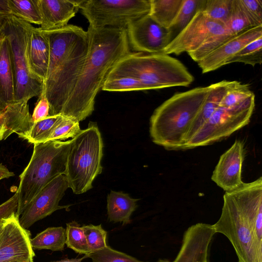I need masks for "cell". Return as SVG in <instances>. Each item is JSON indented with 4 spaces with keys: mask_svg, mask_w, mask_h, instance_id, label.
Segmentation results:
<instances>
[{
    "mask_svg": "<svg viewBox=\"0 0 262 262\" xmlns=\"http://www.w3.org/2000/svg\"><path fill=\"white\" fill-rule=\"evenodd\" d=\"M89 51L83 70L61 115L78 122L94 110L95 98L117 62L130 52L126 28L88 27Z\"/></svg>",
    "mask_w": 262,
    "mask_h": 262,
    "instance_id": "cell-1",
    "label": "cell"
},
{
    "mask_svg": "<svg viewBox=\"0 0 262 262\" xmlns=\"http://www.w3.org/2000/svg\"><path fill=\"white\" fill-rule=\"evenodd\" d=\"M214 231L225 235L238 262H262V178L225 192Z\"/></svg>",
    "mask_w": 262,
    "mask_h": 262,
    "instance_id": "cell-2",
    "label": "cell"
},
{
    "mask_svg": "<svg viewBox=\"0 0 262 262\" xmlns=\"http://www.w3.org/2000/svg\"><path fill=\"white\" fill-rule=\"evenodd\" d=\"M42 31L49 39L50 57L41 95L49 102V116L61 115L85 64L89 35L87 31L73 25Z\"/></svg>",
    "mask_w": 262,
    "mask_h": 262,
    "instance_id": "cell-3",
    "label": "cell"
},
{
    "mask_svg": "<svg viewBox=\"0 0 262 262\" xmlns=\"http://www.w3.org/2000/svg\"><path fill=\"white\" fill-rule=\"evenodd\" d=\"M209 90L208 85L175 93L156 108L150 119L152 141L167 150H183Z\"/></svg>",
    "mask_w": 262,
    "mask_h": 262,
    "instance_id": "cell-4",
    "label": "cell"
},
{
    "mask_svg": "<svg viewBox=\"0 0 262 262\" xmlns=\"http://www.w3.org/2000/svg\"><path fill=\"white\" fill-rule=\"evenodd\" d=\"M109 74L134 77L145 91L187 86L194 81V77L181 61L161 53L130 52L117 62Z\"/></svg>",
    "mask_w": 262,
    "mask_h": 262,
    "instance_id": "cell-5",
    "label": "cell"
},
{
    "mask_svg": "<svg viewBox=\"0 0 262 262\" xmlns=\"http://www.w3.org/2000/svg\"><path fill=\"white\" fill-rule=\"evenodd\" d=\"M72 141L52 140L34 144L30 162L19 176L17 190L18 217L43 187L58 176L65 174Z\"/></svg>",
    "mask_w": 262,
    "mask_h": 262,
    "instance_id": "cell-6",
    "label": "cell"
},
{
    "mask_svg": "<svg viewBox=\"0 0 262 262\" xmlns=\"http://www.w3.org/2000/svg\"><path fill=\"white\" fill-rule=\"evenodd\" d=\"M65 176L69 188L76 194L92 188V182L102 172L103 141L97 123L88 127L72 139Z\"/></svg>",
    "mask_w": 262,
    "mask_h": 262,
    "instance_id": "cell-7",
    "label": "cell"
},
{
    "mask_svg": "<svg viewBox=\"0 0 262 262\" xmlns=\"http://www.w3.org/2000/svg\"><path fill=\"white\" fill-rule=\"evenodd\" d=\"M32 25L13 15L1 26L8 41L15 86V102H28L40 97L43 82L30 71L27 55L28 44Z\"/></svg>",
    "mask_w": 262,
    "mask_h": 262,
    "instance_id": "cell-8",
    "label": "cell"
},
{
    "mask_svg": "<svg viewBox=\"0 0 262 262\" xmlns=\"http://www.w3.org/2000/svg\"><path fill=\"white\" fill-rule=\"evenodd\" d=\"M255 107V95L232 108L219 106L183 150L211 145L222 140L247 125Z\"/></svg>",
    "mask_w": 262,
    "mask_h": 262,
    "instance_id": "cell-9",
    "label": "cell"
},
{
    "mask_svg": "<svg viewBox=\"0 0 262 262\" xmlns=\"http://www.w3.org/2000/svg\"><path fill=\"white\" fill-rule=\"evenodd\" d=\"M150 0H81L79 9L94 28H126L149 14Z\"/></svg>",
    "mask_w": 262,
    "mask_h": 262,
    "instance_id": "cell-10",
    "label": "cell"
},
{
    "mask_svg": "<svg viewBox=\"0 0 262 262\" xmlns=\"http://www.w3.org/2000/svg\"><path fill=\"white\" fill-rule=\"evenodd\" d=\"M226 30L225 25L213 20L201 10L175 37L161 53L180 55L193 52L210 37Z\"/></svg>",
    "mask_w": 262,
    "mask_h": 262,
    "instance_id": "cell-11",
    "label": "cell"
},
{
    "mask_svg": "<svg viewBox=\"0 0 262 262\" xmlns=\"http://www.w3.org/2000/svg\"><path fill=\"white\" fill-rule=\"evenodd\" d=\"M69 188L67 177L60 174L43 187L26 206L19 216L20 226L27 230L35 222L54 211L69 206H60L59 203Z\"/></svg>",
    "mask_w": 262,
    "mask_h": 262,
    "instance_id": "cell-12",
    "label": "cell"
},
{
    "mask_svg": "<svg viewBox=\"0 0 262 262\" xmlns=\"http://www.w3.org/2000/svg\"><path fill=\"white\" fill-rule=\"evenodd\" d=\"M126 31L129 47L136 52L160 53L171 41L168 29L160 25L149 14L131 22Z\"/></svg>",
    "mask_w": 262,
    "mask_h": 262,
    "instance_id": "cell-13",
    "label": "cell"
},
{
    "mask_svg": "<svg viewBox=\"0 0 262 262\" xmlns=\"http://www.w3.org/2000/svg\"><path fill=\"white\" fill-rule=\"evenodd\" d=\"M14 215L2 224L0 233V262H33L34 252L27 230Z\"/></svg>",
    "mask_w": 262,
    "mask_h": 262,
    "instance_id": "cell-14",
    "label": "cell"
},
{
    "mask_svg": "<svg viewBox=\"0 0 262 262\" xmlns=\"http://www.w3.org/2000/svg\"><path fill=\"white\" fill-rule=\"evenodd\" d=\"M245 154L244 142L236 140L220 157L211 180L225 192L233 190L244 183L242 172Z\"/></svg>",
    "mask_w": 262,
    "mask_h": 262,
    "instance_id": "cell-15",
    "label": "cell"
},
{
    "mask_svg": "<svg viewBox=\"0 0 262 262\" xmlns=\"http://www.w3.org/2000/svg\"><path fill=\"white\" fill-rule=\"evenodd\" d=\"M215 232L212 225L197 223L183 234L181 247L172 262H205L210 244Z\"/></svg>",
    "mask_w": 262,
    "mask_h": 262,
    "instance_id": "cell-16",
    "label": "cell"
},
{
    "mask_svg": "<svg viewBox=\"0 0 262 262\" xmlns=\"http://www.w3.org/2000/svg\"><path fill=\"white\" fill-rule=\"evenodd\" d=\"M262 37V26L252 28L231 38L198 62L202 73L215 71L247 45Z\"/></svg>",
    "mask_w": 262,
    "mask_h": 262,
    "instance_id": "cell-17",
    "label": "cell"
},
{
    "mask_svg": "<svg viewBox=\"0 0 262 262\" xmlns=\"http://www.w3.org/2000/svg\"><path fill=\"white\" fill-rule=\"evenodd\" d=\"M81 1L36 0L41 17L40 30L50 31L68 25L79 9Z\"/></svg>",
    "mask_w": 262,
    "mask_h": 262,
    "instance_id": "cell-18",
    "label": "cell"
},
{
    "mask_svg": "<svg viewBox=\"0 0 262 262\" xmlns=\"http://www.w3.org/2000/svg\"><path fill=\"white\" fill-rule=\"evenodd\" d=\"M27 55L31 72L43 82L49 61V41L42 30L33 26L30 33Z\"/></svg>",
    "mask_w": 262,
    "mask_h": 262,
    "instance_id": "cell-19",
    "label": "cell"
},
{
    "mask_svg": "<svg viewBox=\"0 0 262 262\" xmlns=\"http://www.w3.org/2000/svg\"><path fill=\"white\" fill-rule=\"evenodd\" d=\"M237 82V81L225 80L209 85L208 95L191 125L186 136L185 144L212 116L220 106L226 93L234 86Z\"/></svg>",
    "mask_w": 262,
    "mask_h": 262,
    "instance_id": "cell-20",
    "label": "cell"
},
{
    "mask_svg": "<svg viewBox=\"0 0 262 262\" xmlns=\"http://www.w3.org/2000/svg\"><path fill=\"white\" fill-rule=\"evenodd\" d=\"M14 102V75L9 45L5 37L0 41V113Z\"/></svg>",
    "mask_w": 262,
    "mask_h": 262,
    "instance_id": "cell-21",
    "label": "cell"
},
{
    "mask_svg": "<svg viewBox=\"0 0 262 262\" xmlns=\"http://www.w3.org/2000/svg\"><path fill=\"white\" fill-rule=\"evenodd\" d=\"M139 200L130 198L127 193L111 190L107 198L108 219L123 225L129 223L130 216L137 207V202Z\"/></svg>",
    "mask_w": 262,
    "mask_h": 262,
    "instance_id": "cell-22",
    "label": "cell"
},
{
    "mask_svg": "<svg viewBox=\"0 0 262 262\" xmlns=\"http://www.w3.org/2000/svg\"><path fill=\"white\" fill-rule=\"evenodd\" d=\"M66 241V229L62 227H49L30 239L33 249L53 251H63Z\"/></svg>",
    "mask_w": 262,
    "mask_h": 262,
    "instance_id": "cell-23",
    "label": "cell"
},
{
    "mask_svg": "<svg viewBox=\"0 0 262 262\" xmlns=\"http://www.w3.org/2000/svg\"><path fill=\"white\" fill-rule=\"evenodd\" d=\"M183 0H150L149 16L161 26L168 29L177 16Z\"/></svg>",
    "mask_w": 262,
    "mask_h": 262,
    "instance_id": "cell-24",
    "label": "cell"
},
{
    "mask_svg": "<svg viewBox=\"0 0 262 262\" xmlns=\"http://www.w3.org/2000/svg\"><path fill=\"white\" fill-rule=\"evenodd\" d=\"M63 117L61 115L49 116L43 120L34 122L27 133L19 136L33 144L46 142Z\"/></svg>",
    "mask_w": 262,
    "mask_h": 262,
    "instance_id": "cell-25",
    "label": "cell"
},
{
    "mask_svg": "<svg viewBox=\"0 0 262 262\" xmlns=\"http://www.w3.org/2000/svg\"><path fill=\"white\" fill-rule=\"evenodd\" d=\"M11 14L31 24L40 26L41 17L36 0H8Z\"/></svg>",
    "mask_w": 262,
    "mask_h": 262,
    "instance_id": "cell-26",
    "label": "cell"
},
{
    "mask_svg": "<svg viewBox=\"0 0 262 262\" xmlns=\"http://www.w3.org/2000/svg\"><path fill=\"white\" fill-rule=\"evenodd\" d=\"M203 0H183L177 16L168 28L171 40L190 22L196 13L201 10Z\"/></svg>",
    "mask_w": 262,
    "mask_h": 262,
    "instance_id": "cell-27",
    "label": "cell"
},
{
    "mask_svg": "<svg viewBox=\"0 0 262 262\" xmlns=\"http://www.w3.org/2000/svg\"><path fill=\"white\" fill-rule=\"evenodd\" d=\"M225 26L233 35H237L254 27L244 11L239 0H232Z\"/></svg>",
    "mask_w": 262,
    "mask_h": 262,
    "instance_id": "cell-28",
    "label": "cell"
},
{
    "mask_svg": "<svg viewBox=\"0 0 262 262\" xmlns=\"http://www.w3.org/2000/svg\"><path fill=\"white\" fill-rule=\"evenodd\" d=\"M67 246L75 252L88 256L91 251L88 246L82 226L75 221L67 224L66 229Z\"/></svg>",
    "mask_w": 262,
    "mask_h": 262,
    "instance_id": "cell-29",
    "label": "cell"
},
{
    "mask_svg": "<svg viewBox=\"0 0 262 262\" xmlns=\"http://www.w3.org/2000/svg\"><path fill=\"white\" fill-rule=\"evenodd\" d=\"M262 62V37L244 47L229 60L226 65L234 62H241L252 67L260 65Z\"/></svg>",
    "mask_w": 262,
    "mask_h": 262,
    "instance_id": "cell-30",
    "label": "cell"
},
{
    "mask_svg": "<svg viewBox=\"0 0 262 262\" xmlns=\"http://www.w3.org/2000/svg\"><path fill=\"white\" fill-rule=\"evenodd\" d=\"M102 90L108 92L145 91L142 84L135 78L113 74L108 75Z\"/></svg>",
    "mask_w": 262,
    "mask_h": 262,
    "instance_id": "cell-31",
    "label": "cell"
},
{
    "mask_svg": "<svg viewBox=\"0 0 262 262\" xmlns=\"http://www.w3.org/2000/svg\"><path fill=\"white\" fill-rule=\"evenodd\" d=\"M235 36L226 29L221 33L210 37L196 50L188 54L198 63Z\"/></svg>",
    "mask_w": 262,
    "mask_h": 262,
    "instance_id": "cell-32",
    "label": "cell"
},
{
    "mask_svg": "<svg viewBox=\"0 0 262 262\" xmlns=\"http://www.w3.org/2000/svg\"><path fill=\"white\" fill-rule=\"evenodd\" d=\"M232 0H203L201 11L211 19L225 25Z\"/></svg>",
    "mask_w": 262,
    "mask_h": 262,
    "instance_id": "cell-33",
    "label": "cell"
},
{
    "mask_svg": "<svg viewBox=\"0 0 262 262\" xmlns=\"http://www.w3.org/2000/svg\"><path fill=\"white\" fill-rule=\"evenodd\" d=\"M254 94L250 90L248 84L237 81L223 97L220 106L225 108L236 107L247 100Z\"/></svg>",
    "mask_w": 262,
    "mask_h": 262,
    "instance_id": "cell-34",
    "label": "cell"
},
{
    "mask_svg": "<svg viewBox=\"0 0 262 262\" xmlns=\"http://www.w3.org/2000/svg\"><path fill=\"white\" fill-rule=\"evenodd\" d=\"M88 257L91 258L92 262H146L115 250L108 246L92 252Z\"/></svg>",
    "mask_w": 262,
    "mask_h": 262,
    "instance_id": "cell-35",
    "label": "cell"
},
{
    "mask_svg": "<svg viewBox=\"0 0 262 262\" xmlns=\"http://www.w3.org/2000/svg\"><path fill=\"white\" fill-rule=\"evenodd\" d=\"M79 122L73 119L63 116L60 122L51 134L47 141H61L70 138H74L81 131Z\"/></svg>",
    "mask_w": 262,
    "mask_h": 262,
    "instance_id": "cell-36",
    "label": "cell"
},
{
    "mask_svg": "<svg viewBox=\"0 0 262 262\" xmlns=\"http://www.w3.org/2000/svg\"><path fill=\"white\" fill-rule=\"evenodd\" d=\"M91 253L105 247L107 232L101 225H88L82 226Z\"/></svg>",
    "mask_w": 262,
    "mask_h": 262,
    "instance_id": "cell-37",
    "label": "cell"
},
{
    "mask_svg": "<svg viewBox=\"0 0 262 262\" xmlns=\"http://www.w3.org/2000/svg\"><path fill=\"white\" fill-rule=\"evenodd\" d=\"M239 2L253 26H262V1L239 0Z\"/></svg>",
    "mask_w": 262,
    "mask_h": 262,
    "instance_id": "cell-38",
    "label": "cell"
},
{
    "mask_svg": "<svg viewBox=\"0 0 262 262\" xmlns=\"http://www.w3.org/2000/svg\"><path fill=\"white\" fill-rule=\"evenodd\" d=\"M18 208V193L16 190L11 198L0 205V224L14 215H17Z\"/></svg>",
    "mask_w": 262,
    "mask_h": 262,
    "instance_id": "cell-39",
    "label": "cell"
},
{
    "mask_svg": "<svg viewBox=\"0 0 262 262\" xmlns=\"http://www.w3.org/2000/svg\"><path fill=\"white\" fill-rule=\"evenodd\" d=\"M16 132V125L8 111L0 113V141Z\"/></svg>",
    "mask_w": 262,
    "mask_h": 262,
    "instance_id": "cell-40",
    "label": "cell"
},
{
    "mask_svg": "<svg viewBox=\"0 0 262 262\" xmlns=\"http://www.w3.org/2000/svg\"><path fill=\"white\" fill-rule=\"evenodd\" d=\"M38 98L31 115L33 123L43 120L49 116L50 105L48 100L42 95Z\"/></svg>",
    "mask_w": 262,
    "mask_h": 262,
    "instance_id": "cell-41",
    "label": "cell"
},
{
    "mask_svg": "<svg viewBox=\"0 0 262 262\" xmlns=\"http://www.w3.org/2000/svg\"><path fill=\"white\" fill-rule=\"evenodd\" d=\"M11 14L8 0H0V27Z\"/></svg>",
    "mask_w": 262,
    "mask_h": 262,
    "instance_id": "cell-42",
    "label": "cell"
},
{
    "mask_svg": "<svg viewBox=\"0 0 262 262\" xmlns=\"http://www.w3.org/2000/svg\"><path fill=\"white\" fill-rule=\"evenodd\" d=\"M14 176L13 172L9 170L2 163H0V180L3 179H7Z\"/></svg>",
    "mask_w": 262,
    "mask_h": 262,
    "instance_id": "cell-43",
    "label": "cell"
},
{
    "mask_svg": "<svg viewBox=\"0 0 262 262\" xmlns=\"http://www.w3.org/2000/svg\"><path fill=\"white\" fill-rule=\"evenodd\" d=\"M86 257H88V256L86 255H84L83 257L79 258H65L60 260L53 261L51 262H81L83 259Z\"/></svg>",
    "mask_w": 262,
    "mask_h": 262,
    "instance_id": "cell-44",
    "label": "cell"
},
{
    "mask_svg": "<svg viewBox=\"0 0 262 262\" xmlns=\"http://www.w3.org/2000/svg\"><path fill=\"white\" fill-rule=\"evenodd\" d=\"M5 34L2 27H0V41L5 38Z\"/></svg>",
    "mask_w": 262,
    "mask_h": 262,
    "instance_id": "cell-45",
    "label": "cell"
},
{
    "mask_svg": "<svg viewBox=\"0 0 262 262\" xmlns=\"http://www.w3.org/2000/svg\"><path fill=\"white\" fill-rule=\"evenodd\" d=\"M157 262H170L169 260L167 259H159Z\"/></svg>",
    "mask_w": 262,
    "mask_h": 262,
    "instance_id": "cell-46",
    "label": "cell"
},
{
    "mask_svg": "<svg viewBox=\"0 0 262 262\" xmlns=\"http://www.w3.org/2000/svg\"><path fill=\"white\" fill-rule=\"evenodd\" d=\"M4 221H3V222H4ZM3 222L2 223H1V224H0V233H1V228H2V224H3Z\"/></svg>",
    "mask_w": 262,
    "mask_h": 262,
    "instance_id": "cell-47",
    "label": "cell"
},
{
    "mask_svg": "<svg viewBox=\"0 0 262 262\" xmlns=\"http://www.w3.org/2000/svg\"><path fill=\"white\" fill-rule=\"evenodd\" d=\"M205 262H208V260H207V261H205Z\"/></svg>",
    "mask_w": 262,
    "mask_h": 262,
    "instance_id": "cell-48",
    "label": "cell"
}]
</instances>
